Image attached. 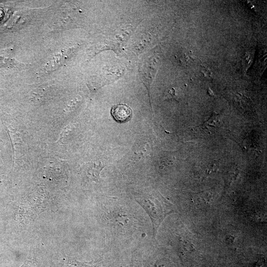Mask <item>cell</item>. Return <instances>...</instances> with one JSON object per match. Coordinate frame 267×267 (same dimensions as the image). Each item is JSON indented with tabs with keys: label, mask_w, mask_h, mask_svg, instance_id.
I'll list each match as a JSON object with an SVG mask.
<instances>
[{
	"label": "cell",
	"mask_w": 267,
	"mask_h": 267,
	"mask_svg": "<svg viewBox=\"0 0 267 267\" xmlns=\"http://www.w3.org/2000/svg\"><path fill=\"white\" fill-rule=\"evenodd\" d=\"M134 199L150 217L153 226V237L155 238L164 220L176 212V208L160 193L154 191L138 194Z\"/></svg>",
	"instance_id": "1"
},
{
	"label": "cell",
	"mask_w": 267,
	"mask_h": 267,
	"mask_svg": "<svg viewBox=\"0 0 267 267\" xmlns=\"http://www.w3.org/2000/svg\"><path fill=\"white\" fill-rule=\"evenodd\" d=\"M111 115L118 122L123 123L130 120L132 111L127 105L119 104L113 106L111 111Z\"/></svg>",
	"instance_id": "2"
},
{
	"label": "cell",
	"mask_w": 267,
	"mask_h": 267,
	"mask_svg": "<svg viewBox=\"0 0 267 267\" xmlns=\"http://www.w3.org/2000/svg\"><path fill=\"white\" fill-rule=\"evenodd\" d=\"M11 50L10 48L0 50V68H10L22 64L12 56Z\"/></svg>",
	"instance_id": "3"
},
{
	"label": "cell",
	"mask_w": 267,
	"mask_h": 267,
	"mask_svg": "<svg viewBox=\"0 0 267 267\" xmlns=\"http://www.w3.org/2000/svg\"><path fill=\"white\" fill-rule=\"evenodd\" d=\"M219 121V114L213 112L211 117L201 126V129L209 130V128L215 127Z\"/></svg>",
	"instance_id": "4"
},
{
	"label": "cell",
	"mask_w": 267,
	"mask_h": 267,
	"mask_svg": "<svg viewBox=\"0 0 267 267\" xmlns=\"http://www.w3.org/2000/svg\"><path fill=\"white\" fill-rule=\"evenodd\" d=\"M131 267H141V265L138 262L134 260L133 261Z\"/></svg>",
	"instance_id": "5"
},
{
	"label": "cell",
	"mask_w": 267,
	"mask_h": 267,
	"mask_svg": "<svg viewBox=\"0 0 267 267\" xmlns=\"http://www.w3.org/2000/svg\"><path fill=\"white\" fill-rule=\"evenodd\" d=\"M169 97L171 98H175V89H173L169 91V95L168 96Z\"/></svg>",
	"instance_id": "6"
}]
</instances>
